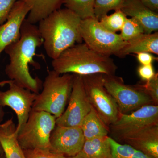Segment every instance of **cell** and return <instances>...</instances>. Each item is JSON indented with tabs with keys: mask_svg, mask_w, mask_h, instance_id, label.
<instances>
[{
	"mask_svg": "<svg viewBox=\"0 0 158 158\" xmlns=\"http://www.w3.org/2000/svg\"><path fill=\"white\" fill-rule=\"evenodd\" d=\"M43 42L37 26L29 23L26 19L22 26L19 40L4 50L10 59L5 69L8 77L16 85L37 94L41 89L42 82L38 77L31 75L29 65L37 68L34 57Z\"/></svg>",
	"mask_w": 158,
	"mask_h": 158,
	"instance_id": "cell-1",
	"label": "cell"
},
{
	"mask_svg": "<svg viewBox=\"0 0 158 158\" xmlns=\"http://www.w3.org/2000/svg\"><path fill=\"white\" fill-rule=\"evenodd\" d=\"M81 19L69 9H59L38 23V30L48 56L52 59L72 46L81 43Z\"/></svg>",
	"mask_w": 158,
	"mask_h": 158,
	"instance_id": "cell-2",
	"label": "cell"
},
{
	"mask_svg": "<svg viewBox=\"0 0 158 158\" xmlns=\"http://www.w3.org/2000/svg\"><path fill=\"white\" fill-rule=\"evenodd\" d=\"M53 70L65 73L84 76L101 73L115 75L118 67L110 56L91 49L85 43L77 44L65 50L52 61Z\"/></svg>",
	"mask_w": 158,
	"mask_h": 158,
	"instance_id": "cell-3",
	"label": "cell"
},
{
	"mask_svg": "<svg viewBox=\"0 0 158 158\" xmlns=\"http://www.w3.org/2000/svg\"><path fill=\"white\" fill-rule=\"evenodd\" d=\"M73 74H60L52 70L48 72L42 84L43 90L38 94L32 110L44 111L59 118L65 110L70 97Z\"/></svg>",
	"mask_w": 158,
	"mask_h": 158,
	"instance_id": "cell-4",
	"label": "cell"
},
{
	"mask_svg": "<svg viewBox=\"0 0 158 158\" xmlns=\"http://www.w3.org/2000/svg\"><path fill=\"white\" fill-rule=\"evenodd\" d=\"M56 119L47 112L32 110L17 134L18 141L22 148L50 150V138L56 126Z\"/></svg>",
	"mask_w": 158,
	"mask_h": 158,
	"instance_id": "cell-5",
	"label": "cell"
},
{
	"mask_svg": "<svg viewBox=\"0 0 158 158\" xmlns=\"http://www.w3.org/2000/svg\"><path fill=\"white\" fill-rule=\"evenodd\" d=\"M80 33L83 41L91 49L108 56L118 57L127 43L120 34L103 27L95 18L81 20Z\"/></svg>",
	"mask_w": 158,
	"mask_h": 158,
	"instance_id": "cell-6",
	"label": "cell"
},
{
	"mask_svg": "<svg viewBox=\"0 0 158 158\" xmlns=\"http://www.w3.org/2000/svg\"><path fill=\"white\" fill-rule=\"evenodd\" d=\"M87 97L91 106L108 127L117 120L119 112L114 99L106 89L103 74L82 76Z\"/></svg>",
	"mask_w": 158,
	"mask_h": 158,
	"instance_id": "cell-7",
	"label": "cell"
},
{
	"mask_svg": "<svg viewBox=\"0 0 158 158\" xmlns=\"http://www.w3.org/2000/svg\"><path fill=\"white\" fill-rule=\"evenodd\" d=\"M103 81L105 88L114 99L120 113L129 114L143 106L153 104L147 94L135 85H126L120 77L103 74Z\"/></svg>",
	"mask_w": 158,
	"mask_h": 158,
	"instance_id": "cell-8",
	"label": "cell"
},
{
	"mask_svg": "<svg viewBox=\"0 0 158 158\" xmlns=\"http://www.w3.org/2000/svg\"><path fill=\"white\" fill-rule=\"evenodd\" d=\"M156 125H158V106L151 104L143 106L129 114L119 113L117 120L109 127L113 135L122 139Z\"/></svg>",
	"mask_w": 158,
	"mask_h": 158,
	"instance_id": "cell-9",
	"label": "cell"
},
{
	"mask_svg": "<svg viewBox=\"0 0 158 158\" xmlns=\"http://www.w3.org/2000/svg\"><path fill=\"white\" fill-rule=\"evenodd\" d=\"M66 110L56 119V125L80 127L91 110L85 92L82 76L73 74V83Z\"/></svg>",
	"mask_w": 158,
	"mask_h": 158,
	"instance_id": "cell-10",
	"label": "cell"
},
{
	"mask_svg": "<svg viewBox=\"0 0 158 158\" xmlns=\"http://www.w3.org/2000/svg\"><path fill=\"white\" fill-rule=\"evenodd\" d=\"M6 91L0 90V106L11 108L17 116L16 134L26 123L32 111L37 94L20 87L11 81Z\"/></svg>",
	"mask_w": 158,
	"mask_h": 158,
	"instance_id": "cell-11",
	"label": "cell"
},
{
	"mask_svg": "<svg viewBox=\"0 0 158 158\" xmlns=\"http://www.w3.org/2000/svg\"><path fill=\"white\" fill-rule=\"evenodd\" d=\"M85 141L80 127L56 125L50 138V150L65 156H74L81 151Z\"/></svg>",
	"mask_w": 158,
	"mask_h": 158,
	"instance_id": "cell-12",
	"label": "cell"
},
{
	"mask_svg": "<svg viewBox=\"0 0 158 158\" xmlns=\"http://www.w3.org/2000/svg\"><path fill=\"white\" fill-rule=\"evenodd\" d=\"M32 7L29 0H18L15 3L6 22L0 26V57L7 46L19 40L23 23Z\"/></svg>",
	"mask_w": 158,
	"mask_h": 158,
	"instance_id": "cell-13",
	"label": "cell"
},
{
	"mask_svg": "<svg viewBox=\"0 0 158 158\" xmlns=\"http://www.w3.org/2000/svg\"><path fill=\"white\" fill-rule=\"evenodd\" d=\"M127 16L138 21L144 29L145 34L158 31V14L148 8L139 0H125L121 9Z\"/></svg>",
	"mask_w": 158,
	"mask_h": 158,
	"instance_id": "cell-14",
	"label": "cell"
},
{
	"mask_svg": "<svg viewBox=\"0 0 158 158\" xmlns=\"http://www.w3.org/2000/svg\"><path fill=\"white\" fill-rule=\"evenodd\" d=\"M152 158H158V125L146 128L122 139Z\"/></svg>",
	"mask_w": 158,
	"mask_h": 158,
	"instance_id": "cell-15",
	"label": "cell"
},
{
	"mask_svg": "<svg viewBox=\"0 0 158 158\" xmlns=\"http://www.w3.org/2000/svg\"><path fill=\"white\" fill-rule=\"evenodd\" d=\"M12 118L0 123V142L6 158H27L18 141Z\"/></svg>",
	"mask_w": 158,
	"mask_h": 158,
	"instance_id": "cell-16",
	"label": "cell"
},
{
	"mask_svg": "<svg viewBox=\"0 0 158 158\" xmlns=\"http://www.w3.org/2000/svg\"><path fill=\"white\" fill-rule=\"evenodd\" d=\"M148 52L158 55V32L141 34L138 37L127 42L118 57L122 58L130 54Z\"/></svg>",
	"mask_w": 158,
	"mask_h": 158,
	"instance_id": "cell-17",
	"label": "cell"
},
{
	"mask_svg": "<svg viewBox=\"0 0 158 158\" xmlns=\"http://www.w3.org/2000/svg\"><path fill=\"white\" fill-rule=\"evenodd\" d=\"M81 127L85 140L107 137L110 132L109 127L105 124L92 107L82 122Z\"/></svg>",
	"mask_w": 158,
	"mask_h": 158,
	"instance_id": "cell-18",
	"label": "cell"
},
{
	"mask_svg": "<svg viewBox=\"0 0 158 158\" xmlns=\"http://www.w3.org/2000/svg\"><path fill=\"white\" fill-rule=\"evenodd\" d=\"M76 156L79 158H111L109 136L85 140L81 151Z\"/></svg>",
	"mask_w": 158,
	"mask_h": 158,
	"instance_id": "cell-19",
	"label": "cell"
},
{
	"mask_svg": "<svg viewBox=\"0 0 158 158\" xmlns=\"http://www.w3.org/2000/svg\"><path fill=\"white\" fill-rule=\"evenodd\" d=\"M32 9L26 19L31 23L36 24L54 11L61 9L63 0H29Z\"/></svg>",
	"mask_w": 158,
	"mask_h": 158,
	"instance_id": "cell-20",
	"label": "cell"
},
{
	"mask_svg": "<svg viewBox=\"0 0 158 158\" xmlns=\"http://www.w3.org/2000/svg\"><path fill=\"white\" fill-rule=\"evenodd\" d=\"M95 0H63L66 9L77 15L82 20L95 18L94 5Z\"/></svg>",
	"mask_w": 158,
	"mask_h": 158,
	"instance_id": "cell-21",
	"label": "cell"
},
{
	"mask_svg": "<svg viewBox=\"0 0 158 158\" xmlns=\"http://www.w3.org/2000/svg\"><path fill=\"white\" fill-rule=\"evenodd\" d=\"M111 149V158H152L128 144H121L109 137Z\"/></svg>",
	"mask_w": 158,
	"mask_h": 158,
	"instance_id": "cell-22",
	"label": "cell"
},
{
	"mask_svg": "<svg viewBox=\"0 0 158 158\" xmlns=\"http://www.w3.org/2000/svg\"><path fill=\"white\" fill-rule=\"evenodd\" d=\"M127 16L122 11L121 9L115 11L110 15H106L99 20L101 25L105 29L112 32H116L121 31Z\"/></svg>",
	"mask_w": 158,
	"mask_h": 158,
	"instance_id": "cell-23",
	"label": "cell"
},
{
	"mask_svg": "<svg viewBox=\"0 0 158 158\" xmlns=\"http://www.w3.org/2000/svg\"><path fill=\"white\" fill-rule=\"evenodd\" d=\"M125 0H95L94 5V17L100 20L110 11L121 9Z\"/></svg>",
	"mask_w": 158,
	"mask_h": 158,
	"instance_id": "cell-24",
	"label": "cell"
},
{
	"mask_svg": "<svg viewBox=\"0 0 158 158\" xmlns=\"http://www.w3.org/2000/svg\"><path fill=\"white\" fill-rule=\"evenodd\" d=\"M120 35L124 41L128 42L144 33L140 23L133 18H127L122 28Z\"/></svg>",
	"mask_w": 158,
	"mask_h": 158,
	"instance_id": "cell-25",
	"label": "cell"
},
{
	"mask_svg": "<svg viewBox=\"0 0 158 158\" xmlns=\"http://www.w3.org/2000/svg\"><path fill=\"white\" fill-rule=\"evenodd\" d=\"M137 88L143 90L151 98L154 105L158 103V74L149 81L145 82L143 84L135 85Z\"/></svg>",
	"mask_w": 158,
	"mask_h": 158,
	"instance_id": "cell-26",
	"label": "cell"
},
{
	"mask_svg": "<svg viewBox=\"0 0 158 158\" xmlns=\"http://www.w3.org/2000/svg\"><path fill=\"white\" fill-rule=\"evenodd\" d=\"M27 158H66L65 156L57 153L50 149L23 150Z\"/></svg>",
	"mask_w": 158,
	"mask_h": 158,
	"instance_id": "cell-27",
	"label": "cell"
},
{
	"mask_svg": "<svg viewBox=\"0 0 158 158\" xmlns=\"http://www.w3.org/2000/svg\"><path fill=\"white\" fill-rule=\"evenodd\" d=\"M18 0H0V26L6 21L15 3Z\"/></svg>",
	"mask_w": 158,
	"mask_h": 158,
	"instance_id": "cell-28",
	"label": "cell"
},
{
	"mask_svg": "<svg viewBox=\"0 0 158 158\" xmlns=\"http://www.w3.org/2000/svg\"><path fill=\"white\" fill-rule=\"evenodd\" d=\"M138 73L141 80L145 82L149 81L156 74L152 64L140 65L138 69Z\"/></svg>",
	"mask_w": 158,
	"mask_h": 158,
	"instance_id": "cell-29",
	"label": "cell"
},
{
	"mask_svg": "<svg viewBox=\"0 0 158 158\" xmlns=\"http://www.w3.org/2000/svg\"><path fill=\"white\" fill-rule=\"evenodd\" d=\"M136 58L138 62L141 65L152 64L155 61H157L158 58L152 54L148 52H140L136 54Z\"/></svg>",
	"mask_w": 158,
	"mask_h": 158,
	"instance_id": "cell-30",
	"label": "cell"
},
{
	"mask_svg": "<svg viewBox=\"0 0 158 158\" xmlns=\"http://www.w3.org/2000/svg\"><path fill=\"white\" fill-rule=\"evenodd\" d=\"M148 8L155 12H158V0H139Z\"/></svg>",
	"mask_w": 158,
	"mask_h": 158,
	"instance_id": "cell-31",
	"label": "cell"
},
{
	"mask_svg": "<svg viewBox=\"0 0 158 158\" xmlns=\"http://www.w3.org/2000/svg\"><path fill=\"white\" fill-rule=\"evenodd\" d=\"M11 80H5V81H0V87H3L6 85H9L11 81ZM3 115H4V113L2 110V108L0 106V122L2 121V119Z\"/></svg>",
	"mask_w": 158,
	"mask_h": 158,
	"instance_id": "cell-32",
	"label": "cell"
},
{
	"mask_svg": "<svg viewBox=\"0 0 158 158\" xmlns=\"http://www.w3.org/2000/svg\"><path fill=\"white\" fill-rule=\"evenodd\" d=\"M4 155V152H3L2 148V144L0 142V156Z\"/></svg>",
	"mask_w": 158,
	"mask_h": 158,
	"instance_id": "cell-33",
	"label": "cell"
},
{
	"mask_svg": "<svg viewBox=\"0 0 158 158\" xmlns=\"http://www.w3.org/2000/svg\"><path fill=\"white\" fill-rule=\"evenodd\" d=\"M67 158H79L77 156H74L69 157Z\"/></svg>",
	"mask_w": 158,
	"mask_h": 158,
	"instance_id": "cell-34",
	"label": "cell"
},
{
	"mask_svg": "<svg viewBox=\"0 0 158 158\" xmlns=\"http://www.w3.org/2000/svg\"><path fill=\"white\" fill-rule=\"evenodd\" d=\"M0 158H6L5 157V156L4 155H2L0 156Z\"/></svg>",
	"mask_w": 158,
	"mask_h": 158,
	"instance_id": "cell-35",
	"label": "cell"
}]
</instances>
